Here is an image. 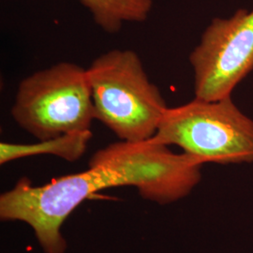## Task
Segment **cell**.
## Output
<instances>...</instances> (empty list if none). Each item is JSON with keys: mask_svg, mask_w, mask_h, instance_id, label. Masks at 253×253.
Returning <instances> with one entry per match:
<instances>
[{"mask_svg": "<svg viewBox=\"0 0 253 253\" xmlns=\"http://www.w3.org/2000/svg\"><path fill=\"white\" fill-rule=\"evenodd\" d=\"M88 9L98 27L117 34L126 23L145 22L153 8L152 0H78Z\"/></svg>", "mask_w": 253, "mask_h": 253, "instance_id": "cell-7", "label": "cell"}, {"mask_svg": "<svg viewBox=\"0 0 253 253\" xmlns=\"http://www.w3.org/2000/svg\"><path fill=\"white\" fill-rule=\"evenodd\" d=\"M151 139L176 145L205 164L253 163V120L236 107L231 97L195 98L167 109Z\"/></svg>", "mask_w": 253, "mask_h": 253, "instance_id": "cell-4", "label": "cell"}, {"mask_svg": "<svg viewBox=\"0 0 253 253\" xmlns=\"http://www.w3.org/2000/svg\"><path fill=\"white\" fill-rule=\"evenodd\" d=\"M195 98L231 97L253 70V9H238L230 18H214L190 55Z\"/></svg>", "mask_w": 253, "mask_h": 253, "instance_id": "cell-5", "label": "cell"}, {"mask_svg": "<svg viewBox=\"0 0 253 253\" xmlns=\"http://www.w3.org/2000/svg\"><path fill=\"white\" fill-rule=\"evenodd\" d=\"M10 114L38 141L91 130L96 115L86 70L60 62L32 73L20 82Z\"/></svg>", "mask_w": 253, "mask_h": 253, "instance_id": "cell-3", "label": "cell"}, {"mask_svg": "<svg viewBox=\"0 0 253 253\" xmlns=\"http://www.w3.org/2000/svg\"><path fill=\"white\" fill-rule=\"evenodd\" d=\"M86 72L96 120L121 141L153 138L168 107L134 51L114 49L100 54Z\"/></svg>", "mask_w": 253, "mask_h": 253, "instance_id": "cell-2", "label": "cell"}, {"mask_svg": "<svg viewBox=\"0 0 253 253\" xmlns=\"http://www.w3.org/2000/svg\"><path fill=\"white\" fill-rule=\"evenodd\" d=\"M92 138L91 130L67 133L52 139L40 140L34 144H0V164H7L15 160L39 156L54 155L67 162L78 161L87 149Z\"/></svg>", "mask_w": 253, "mask_h": 253, "instance_id": "cell-6", "label": "cell"}, {"mask_svg": "<svg viewBox=\"0 0 253 253\" xmlns=\"http://www.w3.org/2000/svg\"><path fill=\"white\" fill-rule=\"evenodd\" d=\"M205 163L174 153L149 139L110 144L92 155L84 171L36 186L20 178L0 195V218L30 227L43 253H66L64 222L84 201L101 190L134 187L143 199L165 206L187 197L202 179Z\"/></svg>", "mask_w": 253, "mask_h": 253, "instance_id": "cell-1", "label": "cell"}]
</instances>
